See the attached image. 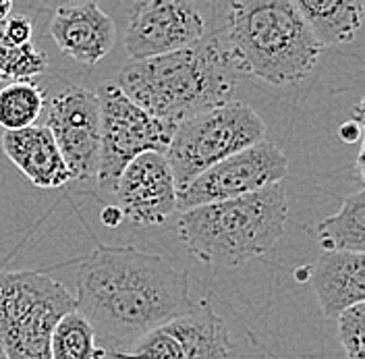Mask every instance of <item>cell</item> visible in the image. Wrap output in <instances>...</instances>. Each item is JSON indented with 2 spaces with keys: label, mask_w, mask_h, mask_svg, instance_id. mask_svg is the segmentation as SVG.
Returning <instances> with one entry per match:
<instances>
[{
  "label": "cell",
  "mask_w": 365,
  "mask_h": 359,
  "mask_svg": "<svg viewBox=\"0 0 365 359\" xmlns=\"http://www.w3.org/2000/svg\"><path fill=\"white\" fill-rule=\"evenodd\" d=\"M44 106L46 93L34 79L0 86V127L4 131L34 127L44 113Z\"/></svg>",
  "instance_id": "obj_18"
},
{
  "label": "cell",
  "mask_w": 365,
  "mask_h": 359,
  "mask_svg": "<svg viewBox=\"0 0 365 359\" xmlns=\"http://www.w3.org/2000/svg\"><path fill=\"white\" fill-rule=\"evenodd\" d=\"M289 175V160L284 152L268 139L257 141L227 160L214 164L189 183L177 196V210L187 212L207 203L237 200L247 193L270 187Z\"/></svg>",
  "instance_id": "obj_9"
},
{
  "label": "cell",
  "mask_w": 365,
  "mask_h": 359,
  "mask_svg": "<svg viewBox=\"0 0 365 359\" xmlns=\"http://www.w3.org/2000/svg\"><path fill=\"white\" fill-rule=\"evenodd\" d=\"M44 118V127L54 137L71 179H93L100 158V106L96 93L68 86L46 102Z\"/></svg>",
  "instance_id": "obj_11"
},
{
  "label": "cell",
  "mask_w": 365,
  "mask_h": 359,
  "mask_svg": "<svg viewBox=\"0 0 365 359\" xmlns=\"http://www.w3.org/2000/svg\"><path fill=\"white\" fill-rule=\"evenodd\" d=\"M13 9H15V4L11 0H0V25L11 17Z\"/></svg>",
  "instance_id": "obj_25"
},
{
  "label": "cell",
  "mask_w": 365,
  "mask_h": 359,
  "mask_svg": "<svg viewBox=\"0 0 365 359\" xmlns=\"http://www.w3.org/2000/svg\"><path fill=\"white\" fill-rule=\"evenodd\" d=\"M365 303H357L339 315V338L346 359H365Z\"/></svg>",
  "instance_id": "obj_21"
},
{
  "label": "cell",
  "mask_w": 365,
  "mask_h": 359,
  "mask_svg": "<svg viewBox=\"0 0 365 359\" xmlns=\"http://www.w3.org/2000/svg\"><path fill=\"white\" fill-rule=\"evenodd\" d=\"M48 56L36 44H13L0 29V77L11 81L34 79L46 73Z\"/></svg>",
  "instance_id": "obj_20"
},
{
  "label": "cell",
  "mask_w": 365,
  "mask_h": 359,
  "mask_svg": "<svg viewBox=\"0 0 365 359\" xmlns=\"http://www.w3.org/2000/svg\"><path fill=\"white\" fill-rule=\"evenodd\" d=\"M222 9L218 25L239 75L287 86L314 71L322 48L293 0H235Z\"/></svg>",
  "instance_id": "obj_3"
},
{
  "label": "cell",
  "mask_w": 365,
  "mask_h": 359,
  "mask_svg": "<svg viewBox=\"0 0 365 359\" xmlns=\"http://www.w3.org/2000/svg\"><path fill=\"white\" fill-rule=\"evenodd\" d=\"M239 77L220 25L214 23L187 50L131 61L120 69L114 84L145 113L179 125L189 116L232 102Z\"/></svg>",
  "instance_id": "obj_2"
},
{
  "label": "cell",
  "mask_w": 365,
  "mask_h": 359,
  "mask_svg": "<svg viewBox=\"0 0 365 359\" xmlns=\"http://www.w3.org/2000/svg\"><path fill=\"white\" fill-rule=\"evenodd\" d=\"M189 272L133 246H98L77 270L75 312L108 353L187 314Z\"/></svg>",
  "instance_id": "obj_1"
},
{
  "label": "cell",
  "mask_w": 365,
  "mask_h": 359,
  "mask_svg": "<svg viewBox=\"0 0 365 359\" xmlns=\"http://www.w3.org/2000/svg\"><path fill=\"white\" fill-rule=\"evenodd\" d=\"M48 31L63 54L86 67L98 65L113 50L116 38L113 17L96 2L58 6Z\"/></svg>",
  "instance_id": "obj_13"
},
{
  "label": "cell",
  "mask_w": 365,
  "mask_h": 359,
  "mask_svg": "<svg viewBox=\"0 0 365 359\" xmlns=\"http://www.w3.org/2000/svg\"><path fill=\"white\" fill-rule=\"evenodd\" d=\"M318 239L326 251H365V193L359 187L344 198L342 208L318 225Z\"/></svg>",
  "instance_id": "obj_17"
},
{
  "label": "cell",
  "mask_w": 365,
  "mask_h": 359,
  "mask_svg": "<svg viewBox=\"0 0 365 359\" xmlns=\"http://www.w3.org/2000/svg\"><path fill=\"white\" fill-rule=\"evenodd\" d=\"M50 359H106L90 322L77 312L63 315L50 337Z\"/></svg>",
  "instance_id": "obj_19"
},
{
  "label": "cell",
  "mask_w": 365,
  "mask_h": 359,
  "mask_svg": "<svg viewBox=\"0 0 365 359\" xmlns=\"http://www.w3.org/2000/svg\"><path fill=\"white\" fill-rule=\"evenodd\" d=\"M361 133H364V127H361V106H357L355 108V118L349 121V123H344L341 127V137L342 141L353 143V141H359L361 139Z\"/></svg>",
  "instance_id": "obj_23"
},
{
  "label": "cell",
  "mask_w": 365,
  "mask_h": 359,
  "mask_svg": "<svg viewBox=\"0 0 365 359\" xmlns=\"http://www.w3.org/2000/svg\"><path fill=\"white\" fill-rule=\"evenodd\" d=\"M123 221L139 226L166 223L177 212V185L168 160L160 152H145L131 160L113 191Z\"/></svg>",
  "instance_id": "obj_12"
},
{
  "label": "cell",
  "mask_w": 365,
  "mask_h": 359,
  "mask_svg": "<svg viewBox=\"0 0 365 359\" xmlns=\"http://www.w3.org/2000/svg\"><path fill=\"white\" fill-rule=\"evenodd\" d=\"M102 223L106 226H116L123 223V214L118 212V208L116 206H106L104 210H102Z\"/></svg>",
  "instance_id": "obj_24"
},
{
  "label": "cell",
  "mask_w": 365,
  "mask_h": 359,
  "mask_svg": "<svg viewBox=\"0 0 365 359\" xmlns=\"http://www.w3.org/2000/svg\"><path fill=\"white\" fill-rule=\"evenodd\" d=\"M0 29L13 44H34V21L25 15H11L0 25Z\"/></svg>",
  "instance_id": "obj_22"
},
{
  "label": "cell",
  "mask_w": 365,
  "mask_h": 359,
  "mask_svg": "<svg viewBox=\"0 0 365 359\" xmlns=\"http://www.w3.org/2000/svg\"><path fill=\"white\" fill-rule=\"evenodd\" d=\"M0 84H2V77H0Z\"/></svg>",
  "instance_id": "obj_27"
},
{
  "label": "cell",
  "mask_w": 365,
  "mask_h": 359,
  "mask_svg": "<svg viewBox=\"0 0 365 359\" xmlns=\"http://www.w3.org/2000/svg\"><path fill=\"white\" fill-rule=\"evenodd\" d=\"M100 106V158H98V183L104 191L113 193L116 181L125 166L145 152L168 150L177 125L156 118L108 79L96 93Z\"/></svg>",
  "instance_id": "obj_7"
},
{
  "label": "cell",
  "mask_w": 365,
  "mask_h": 359,
  "mask_svg": "<svg viewBox=\"0 0 365 359\" xmlns=\"http://www.w3.org/2000/svg\"><path fill=\"white\" fill-rule=\"evenodd\" d=\"M110 359H237V345L210 297L193 301L187 314L148 333Z\"/></svg>",
  "instance_id": "obj_8"
},
{
  "label": "cell",
  "mask_w": 365,
  "mask_h": 359,
  "mask_svg": "<svg viewBox=\"0 0 365 359\" xmlns=\"http://www.w3.org/2000/svg\"><path fill=\"white\" fill-rule=\"evenodd\" d=\"M0 359H6V353H4V347H2V340H0Z\"/></svg>",
  "instance_id": "obj_26"
},
{
  "label": "cell",
  "mask_w": 365,
  "mask_h": 359,
  "mask_svg": "<svg viewBox=\"0 0 365 359\" xmlns=\"http://www.w3.org/2000/svg\"><path fill=\"white\" fill-rule=\"evenodd\" d=\"M289 200L282 183L237 200L181 212L179 237L200 262L237 268L270 251L284 233Z\"/></svg>",
  "instance_id": "obj_4"
},
{
  "label": "cell",
  "mask_w": 365,
  "mask_h": 359,
  "mask_svg": "<svg viewBox=\"0 0 365 359\" xmlns=\"http://www.w3.org/2000/svg\"><path fill=\"white\" fill-rule=\"evenodd\" d=\"M295 4L322 50L353 42L364 25L365 4L361 0H299Z\"/></svg>",
  "instance_id": "obj_16"
},
{
  "label": "cell",
  "mask_w": 365,
  "mask_h": 359,
  "mask_svg": "<svg viewBox=\"0 0 365 359\" xmlns=\"http://www.w3.org/2000/svg\"><path fill=\"white\" fill-rule=\"evenodd\" d=\"M75 295L34 270H0V340L6 359H50V337Z\"/></svg>",
  "instance_id": "obj_5"
},
{
  "label": "cell",
  "mask_w": 365,
  "mask_h": 359,
  "mask_svg": "<svg viewBox=\"0 0 365 359\" xmlns=\"http://www.w3.org/2000/svg\"><path fill=\"white\" fill-rule=\"evenodd\" d=\"M312 285L326 318H339L344 310L365 303L364 253L324 251L312 266Z\"/></svg>",
  "instance_id": "obj_14"
},
{
  "label": "cell",
  "mask_w": 365,
  "mask_h": 359,
  "mask_svg": "<svg viewBox=\"0 0 365 359\" xmlns=\"http://www.w3.org/2000/svg\"><path fill=\"white\" fill-rule=\"evenodd\" d=\"M0 143L9 160L36 187L56 189L73 181L54 137L44 125H34L21 131H4Z\"/></svg>",
  "instance_id": "obj_15"
},
{
  "label": "cell",
  "mask_w": 365,
  "mask_h": 359,
  "mask_svg": "<svg viewBox=\"0 0 365 359\" xmlns=\"http://www.w3.org/2000/svg\"><path fill=\"white\" fill-rule=\"evenodd\" d=\"M266 123L245 102H227L181 121L164 156L177 191L214 164L266 139Z\"/></svg>",
  "instance_id": "obj_6"
},
{
  "label": "cell",
  "mask_w": 365,
  "mask_h": 359,
  "mask_svg": "<svg viewBox=\"0 0 365 359\" xmlns=\"http://www.w3.org/2000/svg\"><path fill=\"white\" fill-rule=\"evenodd\" d=\"M207 29V17L197 2L141 0L129 9L125 48L131 61L158 59L195 46Z\"/></svg>",
  "instance_id": "obj_10"
}]
</instances>
